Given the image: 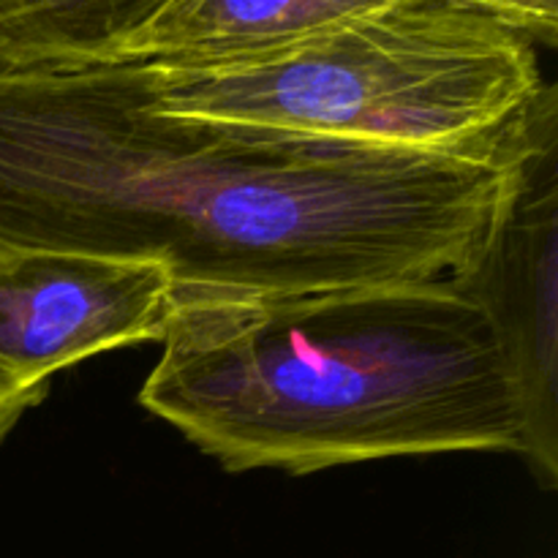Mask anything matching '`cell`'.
Returning <instances> with one entry per match:
<instances>
[{
  "mask_svg": "<svg viewBox=\"0 0 558 558\" xmlns=\"http://www.w3.org/2000/svg\"><path fill=\"white\" fill-rule=\"evenodd\" d=\"M178 0H0V71L118 60Z\"/></svg>",
  "mask_w": 558,
  "mask_h": 558,
  "instance_id": "52a82bcc",
  "label": "cell"
},
{
  "mask_svg": "<svg viewBox=\"0 0 558 558\" xmlns=\"http://www.w3.org/2000/svg\"><path fill=\"white\" fill-rule=\"evenodd\" d=\"M505 22L534 44L554 47L558 38V0H452Z\"/></svg>",
  "mask_w": 558,
  "mask_h": 558,
  "instance_id": "ba28073f",
  "label": "cell"
},
{
  "mask_svg": "<svg viewBox=\"0 0 558 558\" xmlns=\"http://www.w3.org/2000/svg\"><path fill=\"white\" fill-rule=\"evenodd\" d=\"M550 118L417 153L167 112L140 60L0 71V251L156 262L174 298L458 281Z\"/></svg>",
  "mask_w": 558,
  "mask_h": 558,
  "instance_id": "6da1fadb",
  "label": "cell"
},
{
  "mask_svg": "<svg viewBox=\"0 0 558 558\" xmlns=\"http://www.w3.org/2000/svg\"><path fill=\"white\" fill-rule=\"evenodd\" d=\"M392 3L401 0H178L129 41L120 58L158 69L240 63L281 52Z\"/></svg>",
  "mask_w": 558,
  "mask_h": 558,
  "instance_id": "8992f818",
  "label": "cell"
},
{
  "mask_svg": "<svg viewBox=\"0 0 558 558\" xmlns=\"http://www.w3.org/2000/svg\"><path fill=\"white\" fill-rule=\"evenodd\" d=\"M174 305L156 262L69 251H0V381L38 407L58 371L158 341Z\"/></svg>",
  "mask_w": 558,
  "mask_h": 558,
  "instance_id": "277c9868",
  "label": "cell"
},
{
  "mask_svg": "<svg viewBox=\"0 0 558 558\" xmlns=\"http://www.w3.org/2000/svg\"><path fill=\"white\" fill-rule=\"evenodd\" d=\"M140 403L229 472L529 447L499 332L456 281L174 298Z\"/></svg>",
  "mask_w": 558,
  "mask_h": 558,
  "instance_id": "7a4b0ae2",
  "label": "cell"
},
{
  "mask_svg": "<svg viewBox=\"0 0 558 558\" xmlns=\"http://www.w3.org/2000/svg\"><path fill=\"white\" fill-rule=\"evenodd\" d=\"M25 412H27V409L22 407V403L16 401L14 396H11L9 387L0 381V439H3V436L9 434V430L14 428L16 423H20V417Z\"/></svg>",
  "mask_w": 558,
  "mask_h": 558,
  "instance_id": "9c48e42d",
  "label": "cell"
},
{
  "mask_svg": "<svg viewBox=\"0 0 558 558\" xmlns=\"http://www.w3.org/2000/svg\"><path fill=\"white\" fill-rule=\"evenodd\" d=\"M150 82L174 114L417 153L510 145L556 96L532 38L452 0H401L240 63L150 65Z\"/></svg>",
  "mask_w": 558,
  "mask_h": 558,
  "instance_id": "3957f363",
  "label": "cell"
},
{
  "mask_svg": "<svg viewBox=\"0 0 558 558\" xmlns=\"http://www.w3.org/2000/svg\"><path fill=\"white\" fill-rule=\"evenodd\" d=\"M556 202V118H550L494 245L456 281L483 305L499 332L526 409V458L550 488L558 474Z\"/></svg>",
  "mask_w": 558,
  "mask_h": 558,
  "instance_id": "5b68a950",
  "label": "cell"
}]
</instances>
